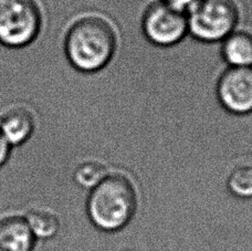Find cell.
<instances>
[{
	"instance_id": "1",
	"label": "cell",
	"mask_w": 252,
	"mask_h": 251,
	"mask_svg": "<svg viewBox=\"0 0 252 251\" xmlns=\"http://www.w3.org/2000/svg\"><path fill=\"white\" fill-rule=\"evenodd\" d=\"M137 200L136 187L126 175L109 173L90 190L87 203L90 221L102 231L122 230L134 218Z\"/></svg>"
},
{
	"instance_id": "2",
	"label": "cell",
	"mask_w": 252,
	"mask_h": 251,
	"mask_svg": "<svg viewBox=\"0 0 252 251\" xmlns=\"http://www.w3.org/2000/svg\"><path fill=\"white\" fill-rule=\"evenodd\" d=\"M116 48V34L104 18L88 16L71 27L65 38V55L81 72H96L111 61Z\"/></svg>"
},
{
	"instance_id": "3",
	"label": "cell",
	"mask_w": 252,
	"mask_h": 251,
	"mask_svg": "<svg viewBox=\"0 0 252 251\" xmlns=\"http://www.w3.org/2000/svg\"><path fill=\"white\" fill-rule=\"evenodd\" d=\"M188 32L204 42L222 41L239 20L235 0H198L187 12Z\"/></svg>"
},
{
	"instance_id": "4",
	"label": "cell",
	"mask_w": 252,
	"mask_h": 251,
	"mask_svg": "<svg viewBox=\"0 0 252 251\" xmlns=\"http://www.w3.org/2000/svg\"><path fill=\"white\" fill-rule=\"evenodd\" d=\"M41 15L33 0H0V43L9 48L28 46L37 37Z\"/></svg>"
},
{
	"instance_id": "5",
	"label": "cell",
	"mask_w": 252,
	"mask_h": 251,
	"mask_svg": "<svg viewBox=\"0 0 252 251\" xmlns=\"http://www.w3.org/2000/svg\"><path fill=\"white\" fill-rule=\"evenodd\" d=\"M143 31L152 43L170 47L182 41L188 32L187 13L163 0L153 2L144 12Z\"/></svg>"
},
{
	"instance_id": "6",
	"label": "cell",
	"mask_w": 252,
	"mask_h": 251,
	"mask_svg": "<svg viewBox=\"0 0 252 251\" xmlns=\"http://www.w3.org/2000/svg\"><path fill=\"white\" fill-rule=\"evenodd\" d=\"M218 98L224 110L246 115L252 112V66H230L217 84Z\"/></svg>"
},
{
	"instance_id": "7",
	"label": "cell",
	"mask_w": 252,
	"mask_h": 251,
	"mask_svg": "<svg viewBox=\"0 0 252 251\" xmlns=\"http://www.w3.org/2000/svg\"><path fill=\"white\" fill-rule=\"evenodd\" d=\"M35 240L25 217L11 216L0 221V251H32Z\"/></svg>"
},
{
	"instance_id": "8",
	"label": "cell",
	"mask_w": 252,
	"mask_h": 251,
	"mask_svg": "<svg viewBox=\"0 0 252 251\" xmlns=\"http://www.w3.org/2000/svg\"><path fill=\"white\" fill-rule=\"evenodd\" d=\"M34 119L24 107H16L0 120V132L10 146H19L29 140L34 131Z\"/></svg>"
},
{
	"instance_id": "9",
	"label": "cell",
	"mask_w": 252,
	"mask_h": 251,
	"mask_svg": "<svg viewBox=\"0 0 252 251\" xmlns=\"http://www.w3.org/2000/svg\"><path fill=\"white\" fill-rule=\"evenodd\" d=\"M221 55L230 66H252V33L232 31L222 40Z\"/></svg>"
},
{
	"instance_id": "10",
	"label": "cell",
	"mask_w": 252,
	"mask_h": 251,
	"mask_svg": "<svg viewBox=\"0 0 252 251\" xmlns=\"http://www.w3.org/2000/svg\"><path fill=\"white\" fill-rule=\"evenodd\" d=\"M25 218L35 239L50 240L59 234L60 218L51 210L44 208L31 209Z\"/></svg>"
},
{
	"instance_id": "11",
	"label": "cell",
	"mask_w": 252,
	"mask_h": 251,
	"mask_svg": "<svg viewBox=\"0 0 252 251\" xmlns=\"http://www.w3.org/2000/svg\"><path fill=\"white\" fill-rule=\"evenodd\" d=\"M107 175H109V170L104 164L96 162V160H87L75 168L73 178L79 186L91 190Z\"/></svg>"
},
{
	"instance_id": "12",
	"label": "cell",
	"mask_w": 252,
	"mask_h": 251,
	"mask_svg": "<svg viewBox=\"0 0 252 251\" xmlns=\"http://www.w3.org/2000/svg\"><path fill=\"white\" fill-rule=\"evenodd\" d=\"M227 186L229 191L238 198H252V165L233 169L228 177Z\"/></svg>"
},
{
	"instance_id": "13",
	"label": "cell",
	"mask_w": 252,
	"mask_h": 251,
	"mask_svg": "<svg viewBox=\"0 0 252 251\" xmlns=\"http://www.w3.org/2000/svg\"><path fill=\"white\" fill-rule=\"evenodd\" d=\"M163 1L168 3L169 6L178 9V10L187 13L193 6H195L198 0H163Z\"/></svg>"
},
{
	"instance_id": "14",
	"label": "cell",
	"mask_w": 252,
	"mask_h": 251,
	"mask_svg": "<svg viewBox=\"0 0 252 251\" xmlns=\"http://www.w3.org/2000/svg\"><path fill=\"white\" fill-rule=\"evenodd\" d=\"M11 146L6 141V138L2 136L1 132H0V167H2L4 163L7 162L10 155Z\"/></svg>"
},
{
	"instance_id": "15",
	"label": "cell",
	"mask_w": 252,
	"mask_h": 251,
	"mask_svg": "<svg viewBox=\"0 0 252 251\" xmlns=\"http://www.w3.org/2000/svg\"><path fill=\"white\" fill-rule=\"evenodd\" d=\"M123 251H137V250H134V249H126V250H123Z\"/></svg>"
}]
</instances>
